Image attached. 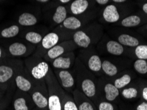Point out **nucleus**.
<instances>
[{"label": "nucleus", "instance_id": "39", "mask_svg": "<svg viewBox=\"0 0 147 110\" xmlns=\"http://www.w3.org/2000/svg\"><path fill=\"white\" fill-rule=\"evenodd\" d=\"M6 93H7V91H5V90H2L0 88V101H1L4 97H5Z\"/></svg>", "mask_w": 147, "mask_h": 110}, {"label": "nucleus", "instance_id": "11", "mask_svg": "<svg viewBox=\"0 0 147 110\" xmlns=\"http://www.w3.org/2000/svg\"><path fill=\"white\" fill-rule=\"evenodd\" d=\"M36 81L29 75L24 66L17 73L14 83L17 89L29 93L35 85Z\"/></svg>", "mask_w": 147, "mask_h": 110}, {"label": "nucleus", "instance_id": "28", "mask_svg": "<svg viewBox=\"0 0 147 110\" xmlns=\"http://www.w3.org/2000/svg\"><path fill=\"white\" fill-rule=\"evenodd\" d=\"M98 110H119L115 103L110 102L98 98L94 102Z\"/></svg>", "mask_w": 147, "mask_h": 110}, {"label": "nucleus", "instance_id": "17", "mask_svg": "<svg viewBox=\"0 0 147 110\" xmlns=\"http://www.w3.org/2000/svg\"><path fill=\"white\" fill-rule=\"evenodd\" d=\"M101 69L103 75L106 77L108 79L117 77L122 71V68L119 65L106 59H102Z\"/></svg>", "mask_w": 147, "mask_h": 110}, {"label": "nucleus", "instance_id": "14", "mask_svg": "<svg viewBox=\"0 0 147 110\" xmlns=\"http://www.w3.org/2000/svg\"><path fill=\"white\" fill-rule=\"evenodd\" d=\"M76 59V57L74 51L66 53L51 62L52 68L53 69L70 70L74 66Z\"/></svg>", "mask_w": 147, "mask_h": 110}, {"label": "nucleus", "instance_id": "40", "mask_svg": "<svg viewBox=\"0 0 147 110\" xmlns=\"http://www.w3.org/2000/svg\"><path fill=\"white\" fill-rule=\"evenodd\" d=\"M142 10H143V11L146 14H147V3H144L143 6H142Z\"/></svg>", "mask_w": 147, "mask_h": 110}, {"label": "nucleus", "instance_id": "13", "mask_svg": "<svg viewBox=\"0 0 147 110\" xmlns=\"http://www.w3.org/2000/svg\"><path fill=\"white\" fill-rule=\"evenodd\" d=\"M61 40L60 34L57 32H49L45 36H43L42 41L39 44L36 46V50L34 53L43 57V56L47 53V51L61 42H60Z\"/></svg>", "mask_w": 147, "mask_h": 110}, {"label": "nucleus", "instance_id": "43", "mask_svg": "<svg viewBox=\"0 0 147 110\" xmlns=\"http://www.w3.org/2000/svg\"><path fill=\"white\" fill-rule=\"evenodd\" d=\"M127 0H113V1L115 2V3H123V2L126 1Z\"/></svg>", "mask_w": 147, "mask_h": 110}, {"label": "nucleus", "instance_id": "46", "mask_svg": "<svg viewBox=\"0 0 147 110\" xmlns=\"http://www.w3.org/2000/svg\"><path fill=\"white\" fill-rule=\"evenodd\" d=\"M1 1H5V0H1Z\"/></svg>", "mask_w": 147, "mask_h": 110}, {"label": "nucleus", "instance_id": "3", "mask_svg": "<svg viewBox=\"0 0 147 110\" xmlns=\"http://www.w3.org/2000/svg\"><path fill=\"white\" fill-rule=\"evenodd\" d=\"M49 93V110H62L66 92L58 83L53 68L51 67L45 77Z\"/></svg>", "mask_w": 147, "mask_h": 110}, {"label": "nucleus", "instance_id": "42", "mask_svg": "<svg viewBox=\"0 0 147 110\" xmlns=\"http://www.w3.org/2000/svg\"><path fill=\"white\" fill-rule=\"evenodd\" d=\"M37 2H39V3H47V2H49L50 0H35Z\"/></svg>", "mask_w": 147, "mask_h": 110}, {"label": "nucleus", "instance_id": "4", "mask_svg": "<svg viewBox=\"0 0 147 110\" xmlns=\"http://www.w3.org/2000/svg\"><path fill=\"white\" fill-rule=\"evenodd\" d=\"M23 62L26 70L36 81L45 80L51 69L49 62L34 53L27 57Z\"/></svg>", "mask_w": 147, "mask_h": 110}, {"label": "nucleus", "instance_id": "44", "mask_svg": "<svg viewBox=\"0 0 147 110\" xmlns=\"http://www.w3.org/2000/svg\"><path fill=\"white\" fill-rule=\"evenodd\" d=\"M119 110H129L127 108H126V107H122V109L121 108H119Z\"/></svg>", "mask_w": 147, "mask_h": 110}, {"label": "nucleus", "instance_id": "30", "mask_svg": "<svg viewBox=\"0 0 147 110\" xmlns=\"http://www.w3.org/2000/svg\"><path fill=\"white\" fill-rule=\"evenodd\" d=\"M141 22V19L137 15H130L125 17L121 21V25L124 27H135Z\"/></svg>", "mask_w": 147, "mask_h": 110}, {"label": "nucleus", "instance_id": "32", "mask_svg": "<svg viewBox=\"0 0 147 110\" xmlns=\"http://www.w3.org/2000/svg\"><path fill=\"white\" fill-rule=\"evenodd\" d=\"M62 110H78L73 96L66 93L64 99Z\"/></svg>", "mask_w": 147, "mask_h": 110}, {"label": "nucleus", "instance_id": "7", "mask_svg": "<svg viewBox=\"0 0 147 110\" xmlns=\"http://www.w3.org/2000/svg\"><path fill=\"white\" fill-rule=\"evenodd\" d=\"M29 94L38 110H49V93L45 80L36 81Z\"/></svg>", "mask_w": 147, "mask_h": 110}, {"label": "nucleus", "instance_id": "19", "mask_svg": "<svg viewBox=\"0 0 147 110\" xmlns=\"http://www.w3.org/2000/svg\"><path fill=\"white\" fill-rule=\"evenodd\" d=\"M105 50L107 53L109 55L115 56H121L124 54H127L128 51L126 50L125 46L121 44L118 41L116 40H109L105 43Z\"/></svg>", "mask_w": 147, "mask_h": 110}, {"label": "nucleus", "instance_id": "1", "mask_svg": "<svg viewBox=\"0 0 147 110\" xmlns=\"http://www.w3.org/2000/svg\"><path fill=\"white\" fill-rule=\"evenodd\" d=\"M74 73L77 89L94 102L98 98V79L96 75L86 67L78 57L76 59Z\"/></svg>", "mask_w": 147, "mask_h": 110}, {"label": "nucleus", "instance_id": "26", "mask_svg": "<svg viewBox=\"0 0 147 110\" xmlns=\"http://www.w3.org/2000/svg\"><path fill=\"white\" fill-rule=\"evenodd\" d=\"M19 32L20 27L17 25H13L0 30V38L5 39L12 38L18 35Z\"/></svg>", "mask_w": 147, "mask_h": 110}, {"label": "nucleus", "instance_id": "35", "mask_svg": "<svg viewBox=\"0 0 147 110\" xmlns=\"http://www.w3.org/2000/svg\"><path fill=\"white\" fill-rule=\"evenodd\" d=\"M7 57H9V56L5 48L3 46H0V63L3 61V60L7 59Z\"/></svg>", "mask_w": 147, "mask_h": 110}, {"label": "nucleus", "instance_id": "21", "mask_svg": "<svg viewBox=\"0 0 147 110\" xmlns=\"http://www.w3.org/2000/svg\"><path fill=\"white\" fill-rule=\"evenodd\" d=\"M88 0H74L70 6V11L74 15H80L85 13L89 8Z\"/></svg>", "mask_w": 147, "mask_h": 110}, {"label": "nucleus", "instance_id": "38", "mask_svg": "<svg viewBox=\"0 0 147 110\" xmlns=\"http://www.w3.org/2000/svg\"><path fill=\"white\" fill-rule=\"evenodd\" d=\"M97 3L99 5H106V4L109 2V0H95Z\"/></svg>", "mask_w": 147, "mask_h": 110}, {"label": "nucleus", "instance_id": "22", "mask_svg": "<svg viewBox=\"0 0 147 110\" xmlns=\"http://www.w3.org/2000/svg\"><path fill=\"white\" fill-rule=\"evenodd\" d=\"M17 21L22 27H32L38 23V19L33 13L25 12L19 16Z\"/></svg>", "mask_w": 147, "mask_h": 110}, {"label": "nucleus", "instance_id": "15", "mask_svg": "<svg viewBox=\"0 0 147 110\" xmlns=\"http://www.w3.org/2000/svg\"><path fill=\"white\" fill-rule=\"evenodd\" d=\"M72 96L78 110H98L95 103L77 88L74 90Z\"/></svg>", "mask_w": 147, "mask_h": 110}, {"label": "nucleus", "instance_id": "18", "mask_svg": "<svg viewBox=\"0 0 147 110\" xmlns=\"http://www.w3.org/2000/svg\"><path fill=\"white\" fill-rule=\"evenodd\" d=\"M133 78L134 77L132 75L131 71H121L117 76L112 79L111 81V80L110 81L119 90H121L131 84Z\"/></svg>", "mask_w": 147, "mask_h": 110}, {"label": "nucleus", "instance_id": "16", "mask_svg": "<svg viewBox=\"0 0 147 110\" xmlns=\"http://www.w3.org/2000/svg\"><path fill=\"white\" fill-rule=\"evenodd\" d=\"M72 40L78 47L82 49L90 48L96 42L90 34L84 30L76 31L72 36Z\"/></svg>", "mask_w": 147, "mask_h": 110}, {"label": "nucleus", "instance_id": "47", "mask_svg": "<svg viewBox=\"0 0 147 110\" xmlns=\"http://www.w3.org/2000/svg\"><path fill=\"white\" fill-rule=\"evenodd\" d=\"M146 28H147V27H146Z\"/></svg>", "mask_w": 147, "mask_h": 110}, {"label": "nucleus", "instance_id": "31", "mask_svg": "<svg viewBox=\"0 0 147 110\" xmlns=\"http://www.w3.org/2000/svg\"><path fill=\"white\" fill-rule=\"evenodd\" d=\"M16 88V86H13L10 89H9L5 97L0 101V110H6V109L7 108L9 105L10 104L11 101L12 100L13 94V92H15V88Z\"/></svg>", "mask_w": 147, "mask_h": 110}, {"label": "nucleus", "instance_id": "33", "mask_svg": "<svg viewBox=\"0 0 147 110\" xmlns=\"http://www.w3.org/2000/svg\"><path fill=\"white\" fill-rule=\"evenodd\" d=\"M134 69L140 75H145L147 73V61L144 59H137L133 63Z\"/></svg>", "mask_w": 147, "mask_h": 110}, {"label": "nucleus", "instance_id": "12", "mask_svg": "<svg viewBox=\"0 0 147 110\" xmlns=\"http://www.w3.org/2000/svg\"><path fill=\"white\" fill-rule=\"evenodd\" d=\"M12 104L13 110H33L36 107L30 94L18 89L13 96Z\"/></svg>", "mask_w": 147, "mask_h": 110}, {"label": "nucleus", "instance_id": "6", "mask_svg": "<svg viewBox=\"0 0 147 110\" xmlns=\"http://www.w3.org/2000/svg\"><path fill=\"white\" fill-rule=\"evenodd\" d=\"M98 98L108 102L115 103L119 100L120 90H119L109 79L100 77L98 79Z\"/></svg>", "mask_w": 147, "mask_h": 110}, {"label": "nucleus", "instance_id": "34", "mask_svg": "<svg viewBox=\"0 0 147 110\" xmlns=\"http://www.w3.org/2000/svg\"><path fill=\"white\" fill-rule=\"evenodd\" d=\"M135 56L137 59H147V45H139L135 47Z\"/></svg>", "mask_w": 147, "mask_h": 110}, {"label": "nucleus", "instance_id": "8", "mask_svg": "<svg viewBox=\"0 0 147 110\" xmlns=\"http://www.w3.org/2000/svg\"><path fill=\"white\" fill-rule=\"evenodd\" d=\"M57 81L66 93L72 94L76 88V81L74 73L70 70L64 69H53Z\"/></svg>", "mask_w": 147, "mask_h": 110}, {"label": "nucleus", "instance_id": "45", "mask_svg": "<svg viewBox=\"0 0 147 110\" xmlns=\"http://www.w3.org/2000/svg\"><path fill=\"white\" fill-rule=\"evenodd\" d=\"M33 110H38L37 108H36V107H34V108L33 109Z\"/></svg>", "mask_w": 147, "mask_h": 110}, {"label": "nucleus", "instance_id": "20", "mask_svg": "<svg viewBox=\"0 0 147 110\" xmlns=\"http://www.w3.org/2000/svg\"><path fill=\"white\" fill-rule=\"evenodd\" d=\"M102 15L107 23H114L120 19V14L117 8L114 5H108L103 10Z\"/></svg>", "mask_w": 147, "mask_h": 110}, {"label": "nucleus", "instance_id": "29", "mask_svg": "<svg viewBox=\"0 0 147 110\" xmlns=\"http://www.w3.org/2000/svg\"><path fill=\"white\" fill-rule=\"evenodd\" d=\"M23 38L29 44L37 46V45L40 44L41 41H42L43 36L41 34L38 33V32L34 31H29L26 32L24 35H23Z\"/></svg>", "mask_w": 147, "mask_h": 110}, {"label": "nucleus", "instance_id": "9", "mask_svg": "<svg viewBox=\"0 0 147 110\" xmlns=\"http://www.w3.org/2000/svg\"><path fill=\"white\" fill-rule=\"evenodd\" d=\"M78 47L73 40H67L61 42L47 51L43 59L49 63L64 53L74 51Z\"/></svg>", "mask_w": 147, "mask_h": 110}, {"label": "nucleus", "instance_id": "24", "mask_svg": "<svg viewBox=\"0 0 147 110\" xmlns=\"http://www.w3.org/2000/svg\"><path fill=\"white\" fill-rule=\"evenodd\" d=\"M120 94L125 100H132L139 96V90L137 87L130 84L129 86L120 90Z\"/></svg>", "mask_w": 147, "mask_h": 110}, {"label": "nucleus", "instance_id": "23", "mask_svg": "<svg viewBox=\"0 0 147 110\" xmlns=\"http://www.w3.org/2000/svg\"><path fill=\"white\" fill-rule=\"evenodd\" d=\"M82 26V22L80 19L75 16L68 17L62 23L61 27L66 30L77 31Z\"/></svg>", "mask_w": 147, "mask_h": 110}, {"label": "nucleus", "instance_id": "27", "mask_svg": "<svg viewBox=\"0 0 147 110\" xmlns=\"http://www.w3.org/2000/svg\"><path fill=\"white\" fill-rule=\"evenodd\" d=\"M67 12L66 8L63 5H58L55 9V11L54 13L52 20L53 23L57 24V25H60L64 22V21L67 18Z\"/></svg>", "mask_w": 147, "mask_h": 110}, {"label": "nucleus", "instance_id": "2", "mask_svg": "<svg viewBox=\"0 0 147 110\" xmlns=\"http://www.w3.org/2000/svg\"><path fill=\"white\" fill-rule=\"evenodd\" d=\"M24 67V62L17 58L7 57L0 63V88L7 91L15 85L17 73Z\"/></svg>", "mask_w": 147, "mask_h": 110}, {"label": "nucleus", "instance_id": "41", "mask_svg": "<svg viewBox=\"0 0 147 110\" xmlns=\"http://www.w3.org/2000/svg\"><path fill=\"white\" fill-rule=\"evenodd\" d=\"M60 3H62V4H66V3H68L70 2L71 0H58Z\"/></svg>", "mask_w": 147, "mask_h": 110}, {"label": "nucleus", "instance_id": "37", "mask_svg": "<svg viewBox=\"0 0 147 110\" xmlns=\"http://www.w3.org/2000/svg\"><path fill=\"white\" fill-rule=\"evenodd\" d=\"M142 98L147 102V87H144L141 89Z\"/></svg>", "mask_w": 147, "mask_h": 110}, {"label": "nucleus", "instance_id": "10", "mask_svg": "<svg viewBox=\"0 0 147 110\" xmlns=\"http://www.w3.org/2000/svg\"><path fill=\"white\" fill-rule=\"evenodd\" d=\"M9 57H29L36 50L35 45L25 44L20 42H15L9 44L5 47Z\"/></svg>", "mask_w": 147, "mask_h": 110}, {"label": "nucleus", "instance_id": "36", "mask_svg": "<svg viewBox=\"0 0 147 110\" xmlns=\"http://www.w3.org/2000/svg\"><path fill=\"white\" fill-rule=\"evenodd\" d=\"M135 110H147V102H143L139 103L135 107Z\"/></svg>", "mask_w": 147, "mask_h": 110}, {"label": "nucleus", "instance_id": "5", "mask_svg": "<svg viewBox=\"0 0 147 110\" xmlns=\"http://www.w3.org/2000/svg\"><path fill=\"white\" fill-rule=\"evenodd\" d=\"M78 59L80 60L86 67L96 77H102V59L96 51L92 48L83 49L79 53Z\"/></svg>", "mask_w": 147, "mask_h": 110}, {"label": "nucleus", "instance_id": "25", "mask_svg": "<svg viewBox=\"0 0 147 110\" xmlns=\"http://www.w3.org/2000/svg\"><path fill=\"white\" fill-rule=\"evenodd\" d=\"M117 41L125 47H135L139 46V40L137 38L127 34H121L118 36Z\"/></svg>", "mask_w": 147, "mask_h": 110}]
</instances>
